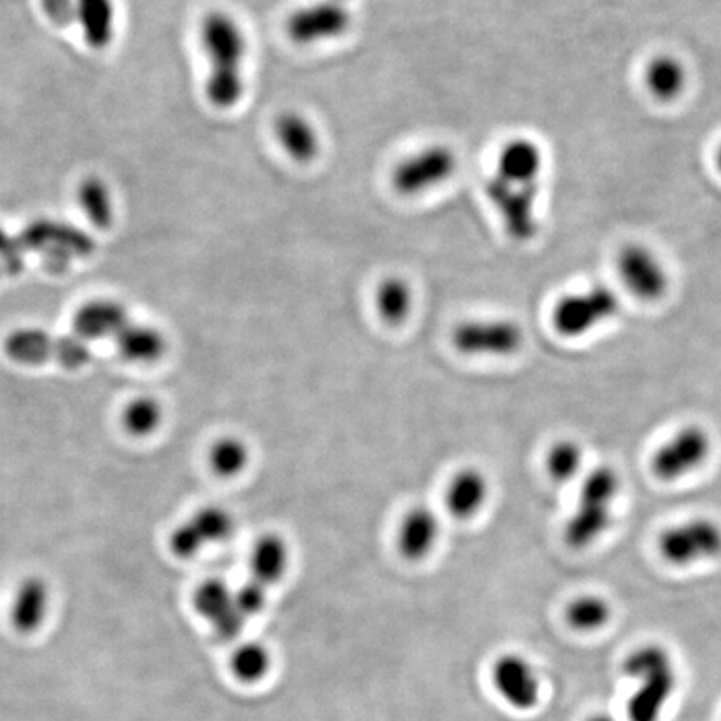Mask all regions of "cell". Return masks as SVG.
Wrapping results in <instances>:
<instances>
[{
    "mask_svg": "<svg viewBox=\"0 0 721 721\" xmlns=\"http://www.w3.org/2000/svg\"><path fill=\"white\" fill-rule=\"evenodd\" d=\"M199 537L206 544L224 543L236 533V518L224 506L207 505L189 518Z\"/></svg>",
    "mask_w": 721,
    "mask_h": 721,
    "instance_id": "f1b7e54d",
    "label": "cell"
},
{
    "mask_svg": "<svg viewBox=\"0 0 721 721\" xmlns=\"http://www.w3.org/2000/svg\"><path fill=\"white\" fill-rule=\"evenodd\" d=\"M711 444L710 432L703 426H684L673 432L653 454V473L663 481L688 476L707 463Z\"/></svg>",
    "mask_w": 721,
    "mask_h": 721,
    "instance_id": "9c48e42d",
    "label": "cell"
},
{
    "mask_svg": "<svg viewBox=\"0 0 721 721\" xmlns=\"http://www.w3.org/2000/svg\"><path fill=\"white\" fill-rule=\"evenodd\" d=\"M441 528V519L431 506H412L397 525V553L412 563L426 560L438 547Z\"/></svg>",
    "mask_w": 721,
    "mask_h": 721,
    "instance_id": "4fadbf2b",
    "label": "cell"
},
{
    "mask_svg": "<svg viewBox=\"0 0 721 721\" xmlns=\"http://www.w3.org/2000/svg\"><path fill=\"white\" fill-rule=\"evenodd\" d=\"M251 460V447L245 438L237 435L219 436L207 450L211 471L224 480L240 476L248 470Z\"/></svg>",
    "mask_w": 721,
    "mask_h": 721,
    "instance_id": "d4e9b609",
    "label": "cell"
},
{
    "mask_svg": "<svg viewBox=\"0 0 721 721\" xmlns=\"http://www.w3.org/2000/svg\"><path fill=\"white\" fill-rule=\"evenodd\" d=\"M610 618L611 607L601 596H578L566 608V620L575 630L579 631L599 630L610 621Z\"/></svg>",
    "mask_w": 721,
    "mask_h": 721,
    "instance_id": "1f68e13d",
    "label": "cell"
},
{
    "mask_svg": "<svg viewBox=\"0 0 721 721\" xmlns=\"http://www.w3.org/2000/svg\"><path fill=\"white\" fill-rule=\"evenodd\" d=\"M543 165L540 146L527 137H518L508 140L499 150L495 174L509 182L540 184Z\"/></svg>",
    "mask_w": 721,
    "mask_h": 721,
    "instance_id": "d6986e66",
    "label": "cell"
},
{
    "mask_svg": "<svg viewBox=\"0 0 721 721\" xmlns=\"http://www.w3.org/2000/svg\"><path fill=\"white\" fill-rule=\"evenodd\" d=\"M645 82L660 101H675L687 88V69L676 57L658 56L646 66Z\"/></svg>",
    "mask_w": 721,
    "mask_h": 721,
    "instance_id": "484cf974",
    "label": "cell"
},
{
    "mask_svg": "<svg viewBox=\"0 0 721 721\" xmlns=\"http://www.w3.org/2000/svg\"><path fill=\"white\" fill-rule=\"evenodd\" d=\"M620 313V297L607 286H593L561 297L551 320L557 335L582 338Z\"/></svg>",
    "mask_w": 721,
    "mask_h": 721,
    "instance_id": "5b68a950",
    "label": "cell"
},
{
    "mask_svg": "<svg viewBox=\"0 0 721 721\" xmlns=\"http://www.w3.org/2000/svg\"><path fill=\"white\" fill-rule=\"evenodd\" d=\"M673 668L672 656L660 645H645L631 652L623 663V672L630 678L643 679Z\"/></svg>",
    "mask_w": 721,
    "mask_h": 721,
    "instance_id": "836d02e7",
    "label": "cell"
},
{
    "mask_svg": "<svg viewBox=\"0 0 721 721\" xmlns=\"http://www.w3.org/2000/svg\"><path fill=\"white\" fill-rule=\"evenodd\" d=\"M451 345L467 358H511L525 345V331L508 317H471L451 333Z\"/></svg>",
    "mask_w": 721,
    "mask_h": 721,
    "instance_id": "277c9868",
    "label": "cell"
},
{
    "mask_svg": "<svg viewBox=\"0 0 721 721\" xmlns=\"http://www.w3.org/2000/svg\"><path fill=\"white\" fill-rule=\"evenodd\" d=\"M660 553L676 566H690L721 554V527L710 518H691L663 531Z\"/></svg>",
    "mask_w": 721,
    "mask_h": 721,
    "instance_id": "ba28073f",
    "label": "cell"
},
{
    "mask_svg": "<svg viewBox=\"0 0 721 721\" xmlns=\"http://www.w3.org/2000/svg\"><path fill=\"white\" fill-rule=\"evenodd\" d=\"M131 323L129 311L123 303L99 297L79 306L74 313V335L82 341L114 339Z\"/></svg>",
    "mask_w": 721,
    "mask_h": 721,
    "instance_id": "2e32d148",
    "label": "cell"
},
{
    "mask_svg": "<svg viewBox=\"0 0 721 721\" xmlns=\"http://www.w3.org/2000/svg\"><path fill=\"white\" fill-rule=\"evenodd\" d=\"M165 421V408L154 396H136L127 403L123 412V425L129 435L146 438L154 435Z\"/></svg>",
    "mask_w": 721,
    "mask_h": 721,
    "instance_id": "83f0119b",
    "label": "cell"
},
{
    "mask_svg": "<svg viewBox=\"0 0 721 721\" xmlns=\"http://www.w3.org/2000/svg\"><path fill=\"white\" fill-rule=\"evenodd\" d=\"M4 351L14 363L37 367L57 361L67 370H79L91 361L89 342L76 335L54 336L46 329L18 328L4 339Z\"/></svg>",
    "mask_w": 721,
    "mask_h": 721,
    "instance_id": "3957f363",
    "label": "cell"
},
{
    "mask_svg": "<svg viewBox=\"0 0 721 721\" xmlns=\"http://www.w3.org/2000/svg\"><path fill=\"white\" fill-rule=\"evenodd\" d=\"M291 565V544L283 534H261L249 554L251 578L264 586H272L286 576Z\"/></svg>",
    "mask_w": 721,
    "mask_h": 721,
    "instance_id": "ffe728a7",
    "label": "cell"
},
{
    "mask_svg": "<svg viewBox=\"0 0 721 721\" xmlns=\"http://www.w3.org/2000/svg\"><path fill=\"white\" fill-rule=\"evenodd\" d=\"M266 601H268V586L252 578L234 592V604L246 618L258 615L266 607Z\"/></svg>",
    "mask_w": 721,
    "mask_h": 721,
    "instance_id": "e575fe53",
    "label": "cell"
},
{
    "mask_svg": "<svg viewBox=\"0 0 721 721\" xmlns=\"http://www.w3.org/2000/svg\"><path fill=\"white\" fill-rule=\"evenodd\" d=\"M620 492V474L607 464L582 477L578 499L565 527V540L573 550L592 547L610 530Z\"/></svg>",
    "mask_w": 721,
    "mask_h": 721,
    "instance_id": "7a4b0ae2",
    "label": "cell"
},
{
    "mask_svg": "<svg viewBox=\"0 0 721 721\" xmlns=\"http://www.w3.org/2000/svg\"><path fill=\"white\" fill-rule=\"evenodd\" d=\"M540 184L509 182L493 174L486 184V195L495 206L506 233L515 240H531L540 229L538 223Z\"/></svg>",
    "mask_w": 721,
    "mask_h": 721,
    "instance_id": "52a82bcc",
    "label": "cell"
},
{
    "mask_svg": "<svg viewBox=\"0 0 721 721\" xmlns=\"http://www.w3.org/2000/svg\"><path fill=\"white\" fill-rule=\"evenodd\" d=\"M374 304L384 325H405L415 307V291L405 278L387 275L378 284Z\"/></svg>",
    "mask_w": 721,
    "mask_h": 721,
    "instance_id": "603a6c76",
    "label": "cell"
},
{
    "mask_svg": "<svg viewBox=\"0 0 721 721\" xmlns=\"http://www.w3.org/2000/svg\"><path fill=\"white\" fill-rule=\"evenodd\" d=\"M77 203L98 229H109L114 223L111 191L102 179L86 178L77 188Z\"/></svg>",
    "mask_w": 721,
    "mask_h": 721,
    "instance_id": "4316f807",
    "label": "cell"
},
{
    "mask_svg": "<svg viewBox=\"0 0 721 721\" xmlns=\"http://www.w3.org/2000/svg\"><path fill=\"white\" fill-rule=\"evenodd\" d=\"M44 14L53 24L69 27L77 21V0H41Z\"/></svg>",
    "mask_w": 721,
    "mask_h": 721,
    "instance_id": "d590c367",
    "label": "cell"
},
{
    "mask_svg": "<svg viewBox=\"0 0 721 721\" xmlns=\"http://www.w3.org/2000/svg\"><path fill=\"white\" fill-rule=\"evenodd\" d=\"M199 32L210 63L207 101L217 109H233L246 92L248 35L237 19L224 11L207 12Z\"/></svg>",
    "mask_w": 721,
    "mask_h": 721,
    "instance_id": "6da1fadb",
    "label": "cell"
},
{
    "mask_svg": "<svg viewBox=\"0 0 721 721\" xmlns=\"http://www.w3.org/2000/svg\"><path fill=\"white\" fill-rule=\"evenodd\" d=\"M458 157L447 144H429L394 166L391 184L405 198L421 195L453 178Z\"/></svg>",
    "mask_w": 721,
    "mask_h": 721,
    "instance_id": "8992f818",
    "label": "cell"
},
{
    "mask_svg": "<svg viewBox=\"0 0 721 721\" xmlns=\"http://www.w3.org/2000/svg\"><path fill=\"white\" fill-rule=\"evenodd\" d=\"M50 607L49 585L41 576L22 579L11 605L12 627L22 634L41 630Z\"/></svg>",
    "mask_w": 721,
    "mask_h": 721,
    "instance_id": "ac0fdd59",
    "label": "cell"
},
{
    "mask_svg": "<svg viewBox=\"0 0 721 721\" xmlns=\"http://www.w3.org/2000/svg\"><path fill=\"white\" fill-rule=\"evenodd\" d=\"M246 620H248V618L240 613V611L237 610V607H234L233 610L227 611L223 618L214 621L213 628L214 631H216L217 636L224 638V640H230V638H236L237 634L243 631Z\"/></svg>",
    "mask_w": 721,
    "mask_h": 721,
    "instance_id": "8d00e7d4",
    "label": "cell"
},
{
    "mask_svg": "<svg viewBox=\"0 0 721 721\" xmlns=\"http://www.w3.org/2000/svg\"><path fill=\"white\" fill-rule=\"evenodd\" d=\"M192 604H194L195 611L211 621V624L236 607L233 589L223 579L217 578L201 583L192 596Z\"/></svg>",
    "mask_w": 721,
    "mask_h": 721,
    "instance_id": "4dcf8cb0",
    "label": "cell"
},
{
    "mask_svg": "<svg viewBox=\"0 0 721 721\" xmlns=\"http://www.w3.org/2000/svg\"><path fill=\"white\" fill-rule=\"evenodd\" d=\"M25 251L46 252L54 261L67 262L69 259L86 258L95 249L94 243L85 230L72 224L38 219L29 224L18 236Z\"/></svg>",
    "mask_w": 721,
    "mask_h": 721,
    "instance_id": "8fae6325",
    "label": "cell"
},
{
    "mask_svg": "<svg viewBox=\"0 0 721 721\" xmlns=\"http://www.w3.org/2000/svg\"><path fill=\"white\" fill-rule=\"evenodd\" d=\"M86 43L102 50L112 43L115 27L114 0H77V21Z\"/></svg>",
    "mask_w": 721,
    "mask_h": 721,
    "instance_id": "cb8c5ba5",
    "label": "cell"
},
{
    "mask_svg": "<svg viewBox=\"0 0 721 721\" xmlns=\"http://www.w3.org/2000/svg\"><path fill=\"white\" fill-rule=\"evenodd\" d=\"M489 496L492 483L488 474L477 466H463L448 481L444 506L458 521H470L486 508Z\"/></svg>",
    "mask_w": 721,
    "mask_h": 721,
    "instance_id": "9a60e30c",
    "label": "cell"
},
{
    "mask_svg": "<svg viewBox=\"0 0 721 721\" xmlns=\"http://www.w3.org/2000/svg\"><path fill=\"white\" fill-rule=\"evenodd\" d=\"M274 136L294 162L309 165L319 156V131L303 112L286 111L279 115L274 123Z\"/></svg>",
    "mask_w": 721,
    "mask_h": 721,
    "instance_id": "e0dca14e",
    "label": "cell"
},
{
    "mask_svg": "<svg viewBox=\"0 0 721 721\" xmlns=\"http://www.w3.org/2000/svg\"><path fill=\"white\" fill-rule=\"evenodd\" d=\"M588 721H617L613 718L608 717V714H596V717L589 718Z\"/></svg>",
    "mask_w": 721,
    "mask_h": 721,
    "instance_id": "f35d334b",
    "label": "cell"
},
{
    "mask_svg": "<svg viewBox=\"0 0 721 721\" xmlns=\"http://www.w3.org/2000/svg\"><path fill=\"white\" fill-rule=\"evenodd\" d=\"M641 687L628 701L630 721H658L665 710L666 701L676 687L675 669L669 668L658 675L640 681Z\"/></svg>",
    "mask_w": 721,
    "mask_h": 721,
    "instance_id": "7402d4cb",
    "label": "cell"
},
{
    "mask_svg": "<svg viewBox=\"0 0 721 721\" xmlns=\"http://www.w3.org/2000/svg\"><path fill=\"white\" fill-rule=\"evenodd\" d=\"M114 342L121 358L134 364L157 363L165 358L169 348L165 333L156 326L140 325L133 320L115 336Z\"/></svg>",
    "mask_w": 721,
    "mask_h": 721,
    "instance_id": "44dd1931",
    "label": "cell"
},
{
    "mask_svg": "<svg viewBox=\"0 0 721 721\" xmlns=\"http://www.w3.org/2000/svg\"><path fill=\"white\" fill-rule=\"evenodd\" d=\"M585 451L575 439H560L547 454V471L556 483H570L582 476Z\"/></svg>",
    "mask_w": 721,
    "mask_h": 721,
    "instance_id": "f546056e",
    "label": "cell"
},
{
    "mask_svg": "<svg viewBox=\"0 0 721 721\" xmlns=\"http://www.w3.org/2000/svg\"><path fill=\"white\" fill-rule=\"evenodd\" d=\"M493 684L516 710H531L540 700V678L523 656H502L493 668Z\"/></svg>",
    "mask_w": 721,
    "mask_h": 721,
    "instance_id": "5bb4252c",
    "label": "cell"
},
{
    "mask_svg": "<svg viewBox=\"0 0 721 721\" xmlns=\"http://www.w3.org/2000/svg\"><path fill=\"white\" fill-rule=\"evenodd\" d=\"M9 240H11V236H9L8 230L0 227V256L4 255L5 248L9 246Z\"/></svg>",
    "mask_w": 721,
    "mask_h": 721,
    "instance_id": "74e56055",
    "label": "cell"
},
{
    "mask_svg": "<svg viewBox=\"0 0 721 721\" xmlns=\"http://www.w3.org/2000/svg\"><path fill=\"white\" fill-rule=\"evenodd\" d=\"M352 24L349 2L317 0L288 18L286 32L297 46H316L342 37Z\"/></svg>",
    "mask_w": 721,
    "mask_h": 721,
    "instance_id": "30bf717a",
    "label": "cell"
},
{
    "mask_svg": "<svg viewBox=\"0 0 721 721\" xmlns=\"http://www.w3.org/2000/svg\"><path fill=\"white\" fill-rule=\"evenodd\" d=\"M230 668L234 675L245 684H258L259 679L268 675L271 668V655L261 643H245L240 645L230 658Z\"/></svg>",
    "mask_w": 721,
    "mask_h": 721,
    "instance_id": "d6a6232c",
    "label": "cell"
},
{
    "mask_svg": "<svg viewBox=\"0 0 721 721\" xmlns=\"http://www.w3.org/2000/svg\"><path fill=\"white\" fill-rule=\"evenodd\" d=\"M618 274L638 300L658 301L668 291V271L662 259L646 246H627L618 256Z\"/></svg>",
    "mask_w": 721,
    "mask_h": 721,
    "instance_id": "7c38bea8",
    "label": "cell"
},
{
    "mask_svg": "<svg viewBox=\"0 0 721 721\" xmlns=\"http://www.w3.org/2000/svg\"><path fill=\"white\" fill-rule=\"evenodd\" d=\"M717 162H718V168H720L721 171V146L720 149H718Z\"/></svg>",
    "mask_w": 721,
    "mask_h": 721,
    "instance_id": "ab89813d",
    "label": "cell"
}]
</instances>
